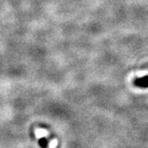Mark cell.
I'll use <instances>...</instances> for the list:
<instances>
[{
    "label": "cell",
    "mask_w": 148,
    "mask_h": 148,
    "mask_svg": "<svg viewBox=\"0 0 148 148\" xmlns=\"http://www.w3.org/2000/svg\"><path fill=\"white\" fill-rule=\"evenodd\" d=\"M134 85L140 88H148V75L136 79L134 80Z\"/></svg>",
    "instance_id": "obj_1"
},
{
    "label": "cell",
    "mask_w": 148,
    "mask_h": 148,
    "mask_svg": "<svg viewBox=\"0 0 148 148\" xmlns=\"http://www.w3.org/2000/svg\"><path fill=\"white\" fill-rule=\"evenodd\" d=\"M38 144H39V145L41 146L42 148H47L48 147V145H49V142H48L47 138H41L38 140Z\"/></svg>",
    "instance_id": "obj_2"
}]
</instances>
